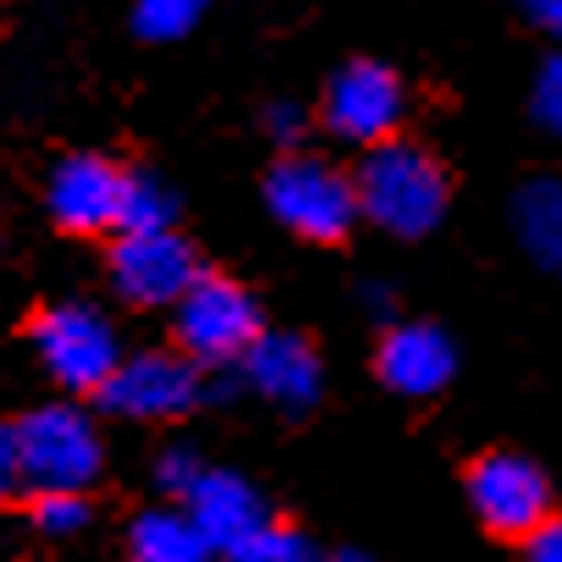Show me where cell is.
<instances>
[{
  "mask_svg": "<svg viewBox=\"0 0 562 562\" xmlns=\"http://www.w3.org/2000/svg\"><path fill=\"white\" fill-rule=\"evenodd\" d=\"M524 562H562V518H546L524 535Z\"/></svg>",
  "mask_w": 562,
  "mask_h": 562,
  "instance_id": "23",
  "label": "cell"
},
{
  "mask_svg": "<svg viewBox=\"0 0 562 562\" xmlns=\"http://www.w3.org/2000/svg\"><path fill=\"white\" fill-rule=\"evenodd\" d=\"M34 348L61 392H100L111 381V370L122 364V337H116L111 315L83 299L50 304L34 321Z\"/></svg>",
  "mask_w": 562,
  "mask_h": 562,
  "instance_id": "5",
  "label": "cell"
},
{
  "mask_svg": "<svg viewBox=\"0 0 562 562\" xmlns=\"http://www.w3.org/2000/svg\"><path fill=\"white\" fill-rule=\"evenodd\" d=\"M45 204L56 215V226L67 232H116V204H122V171L105 160V155H67L56 171H50V188H45Z\"/></svg>",
  "mask_w": 562,
  "mask_h": 562,
  "instance_id": "12",
  "label": "cell"
},
{
  "mask_svg": "<svg viewBox=\"0 0 562 562\" xmlns=\"http://www.w3.org/2000/svg\"><path fill=\"white\" fill-rule=\"evenodd\" d=\"M513 232L524 254L562 281V177H529L513 193Z\"/></svg>",
  "mask_w": 562,
  "mask_h": 562,
  "instance_id": "14",
  "label": "cell"
},
{
  "mask_svg": "<svg viewBox=\"0 0 562 562\" xmlns=\"http://www.w3.org/2000/svg\"><path fill=\"white\" fill-rule=\"evenodd\" d=\"M210 0H138L133 7V29L138 40H155V45H171V40H188L199 29Z\"/></svg>",
  "mask_w": 562,
  "mask_h": 562,
  "instance_id": "17",
  "label": "cell"
},
{
  "mask_svg": "<svg viewBox=\"0 0 562 562\" xmlns=\"http://www.w3.org/2000/svg\"><path fill=\"white\" fill-rule=\"evenodd\" d=\"M265 204L304 243H342L359 221L353 177L321 155H281L265 177Z\"/></svg>",
  "mask_w": 562,
  "mask_h": 562,
  "instance_id": "4",
  "label": "cell"
},
{
  "mask_svg": "<svg viewBox=\"0 0 562 562\" xmlns=\"http://www.w3.org/2000/svg\"><path fill=\"white\" fill-rule=\"evenodd\" d=\"M469 507L491 535L524 540L551 518V480L535 458L524 452H485L469 463Z\"/></svg>",
  "mask_w": 562,
  "mask_h": 562,
  "instance_id": "8",
  "label": "cell"
},
{
  "mask_svg": "<svg viewBox=\"0 0 562 562\" xmlns=\"http://www.w3.org/2000/svg\"><path fill=\"white\" fill-rule=\"evenodd\" d=\"M18 430V469L34 491H89L105 474V436L78 403H45Z\"/></svg>",
  "mask_w": 562,
  "mask_h": 562,
  "instance_id": "2",
  "label": "cell"
},
{
  "mask_svg": "<svg viewBox=\"0 0 562 562\" xmlns=\"http://www.w3.org/2000/svg\"><path fill=\"white\" fill-rule=\"evenodd\" d=\"M353 193H359V215L375 221L381 232H392V237H430L447 221L452 177H447V166L430 149H419L408 138H386V144L364 149Z\"/></svg>",
  "mask_w": 562,
  "mask_h": 562,
  "instance_id": "1",
  "label": "cell"
},
{
  "mask_svg": "<svg viewBox=\"0 0 562 562\" xmlns=\"http://www.w3.org/2000/svg\"><path fill=\"white\" fill-rule=\"evenodd\" d=\"M375 375L386 392L397 397H436L452 386L458 375V342L430 326V321H403V326H386L381 348H375Z\"/></svg>",
  "mask_w": 562,
  "mask_h": 562,
  "instance_id": "11",
  "label": "cell"
},
{
  "mask_svg": "<svg viewBox=\"0 0 562 562\" xmlns=\"http://www.w3.org/2000/svg\"><path fill=\"white\" fill-rule=\"evenodd\" d=\"M127 557L133 562H210V540L199 535V524L166 502V507H144L133 524H127Z\"/></svg>",
  "mask_w": 562,
  "mask_h": 562,
  "instance_id": "15",
  "label": "cell"
},
{
  "mask_svg": "<svg viewBox=\"0 0 562 562\" xmlns=\"http://www.w3.org/2000/svg\"><path fill=\"white\" fill-rule=\"evenodd\" d=\"M232 562H321L315 540L304 529H288V524H259L237 551Z\"/></svg>",
  "mask_w": 562,
  "mask_h": 562,
  "instance_id": "18",
  "label": "cell"
},
{
  "mask_svg": "<svg viewBox=\"0 0 562 562\" xmlns=\"http://www.w3.org/2000/svg\"><path fill=\"white\" fill-rule=\"evenodd\" d=\"M23 485V469H18V430L0 425V502Z\"/></svg>",
  "mask_w": 562,
  "mask_h": 562,
  "instance_id": "24",
  "label": "cell"
},
{
  "mask_svg": "<svg viewBox=\"0 0 562 562\" xmlns=\"http://www.w3.org/2000/svg\"><path fill=\"white\" fill-rule=\"evenodd\" d=\"M204 474V463H199V452L193 447H166L160 458H155V491L160 496H171V502H182L188 496V485Z\"/></svg>",
  "mask_w": 562,
  "mask_h": 562,
  "instance_id": "21",
  "label": "cell"
},
{
  "mask_svg": "<svg viewBox=\"0 0 562 562\" xmlns=\"http://www.w3.org/2000/svg\"><path fill=\"white\" fill-rule=\"evenodd\" d=\"M105 408L122 414V419H144V425H166V419H182L199 408L204 397V370L177 353V348H149V353H133L111 370V381L100 386Z\"/></svg>",
  "mask_w": 562,
  "mask_h": 562,
  "instance_id": "7",
  "label": "cell"
},
{
  "mask_svg": "<svg viewBox=\"0 0 562 562\" xmlns=\"http://www.w3.org/2000/svg\"><path fill=\"white\" fill-rule=\"evenodd\" d=\"M529 116H535L551 138H562V50H557L551 61H540L535 89H529Z\"/></svg>",
  "mask_w": 562,
  "mask_h": 562,
  "instance_id": "20",
  "label": "cell"
},
{
  "mask_svg": "<svg viewBox=\"0 0 562 562\" xmlns=\"http://www.w3.org/2000/svg\"><path fill=\"white\" fill-rule=\"evenodd\" d=\"M177 199L155 171H122V204H116V232H155L171 226Z\"/></svg>",
  "mask_w": 562,
  "mask_h": 562,
  "instance_id": "16",
  "label": "cell"
},
{
  "mask_svg": "<svg viewBox=\"0 0 562 562\" xmlns=\"http://www.w3.org/2000/svg\"><path fill=\"white\" fill-rule=\"evenodd\" d=\"M193 276H199V254L188 237H177V226L116 232V243H111V281L138 310H171L188 293Z\"/></svg>",
  "mask_w": 562,
  "mask_h": 562,
  "instance_id": "9",
  "label": "cell"
},
{
  "mask_svg": "<svg viewBox=\"0 0 562 562\" xmlns=\"http://www.w3.org/2000/svg\"><path fill=\"white\" fill-rule=\"evenodd\" d=\"M304 127H310V116H304V105H293V100H276V105L265 111V133H270L281 149H299V144H304Z\"/></svg>",
  "mask_w": 562,
  "mask_h": 562,
  "instance_id": "22",
  "label": "cell"
},
{
  "mask_svg": "<svg viewBox=\"0 0 562 562\" xmlns=\"http://www.w3.org/2000/svg\"><path fill=\"white\" fill-rule=\"evenodd\" d=\"M518 12H524L540 34H551V40L562 45V0H518Z\"/></svg>",
  "mask_w": 562,
  "mask_h": 562,
  "instance_id": "25",
  "label": "cell"
},
{
  "mask_svg": "<svg viewBox=\"0 0 562 562\" xmlns=\"http://www.w3.org/2000/svg\"><path fill=\"white\" fill-rule=\"evenodd\" d=\"M403 111H408V89L386 61H348V67L331 72V83L321 94L326 133L342 138V144H359V149L397 138Z\"/></svg>",
  "mask_w": 562,
  "mask_h": 562,
  "instance_id": "6",
  "label": "cell"
},
{
  "mask_svg": "<svg viewBox=\"0 0 562 562\" xmlns=\"http://www.w3.org/2000/svg\"><path fill=\"white\" fill-rule=\"evenodd\" d=\"M29 524L50 540H72L89 529V502H83V491H34Z\"/></svg>",
  "mask_w": 562,
  "mask_h": 562,
  "instance_id": "19",
  "label": "cell"
},
{
  "mask_svg": "<svg viewBox=\"0 0 562 562\" xmlns=\"http://www.w3.org/2000/svg\"><path fill=\"white\" fill-rule=\"evenodd\" d=\"M193 524H199V535L210 540V551H237L259 524H270V513H265V496L243 480V474H232V469H210L204 463V474L188 485V496L177 502Z\"/></svg>",
  "mask_w": 562,
  "mask_h": 562,
  "instance_id": "13",
  "label": "cell"
},
{
  "mask_svg": "<svg viewBox=\"0 0 562 562\" xmlns=\"http://www.w3.org/2000/svg\"><path fill=\"white\" fill-rule=\"evenodd\" d=\"M331 562H370V557H359V551H342V557H331Z\"/></svg>",
  "mask_w": 562,
  "mask_h": 562,
  "instance_id": "26",
  "label": "cell"
},
{
  "mask_svg": "<svg viewBox=\"0 0 562 562\" xmlns=\"http://www.w3.org/2000/svg\"><path fill=\"white\" fill-rule=\"evenodd\" d=\"M237 370L265 403L288 408V414L315 408L321 386H326V364H321L315 342L299 337V331H259L254 348L237 359Z\"/></svg>",
  "mask_w": 562,
  "mask_h": 562,
  "instance_id": "10",
  "label": "cell"
},
{
  "mask_svg": "<svg viewBox=\"0 0 562 562\" xmlns=\"http://www.w3.org/2000/svg\"><path fill=\"white\" fill-rule=\"evenodd\" d=\"M171 321H177V353H188L199 370L237 364L254 348V337L265 331L254 293L243 281L210 276V270H199L188 281V293L171 304Z\"/></svg>",
  "mask_w": 562,
  "mask_h": 562,
  "instance_id": "3",
  "label": "cell"
}]
</instances>
